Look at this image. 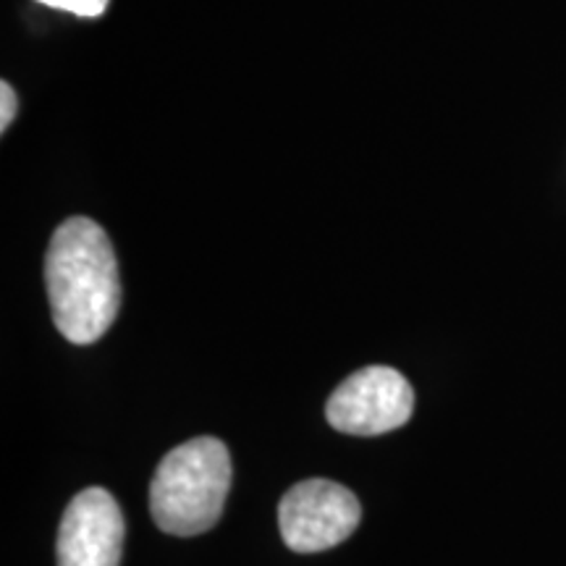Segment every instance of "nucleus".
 I'll use <instances>...</instances> for the list:
<instances>
[{"mask_svg":"<svg viewBox=\"0 0 566 566\" xmlns=\"http://www.w3.org/2000/svg\"><path fill=\"white\" fill-rule=\"evenodd\" d=\"M53 321L71 344H95L116 321L122 283L113 244L90 218H69L53 233L45 258Z\"/></svg>","mask_w":566,"mask_h":566,"instance_id":"1","label":"nucleus"},{"mask_svg":"<svg viewBox=\"0 0 566 566\" xmlns=\"http://www.w3.org/2000/svg\"><path fill=\"white\" fill-rule=\"evenodd\" d=\"M231 485V457L218 438L202 436L176 446L158 464L150 512L163 533L192 537L221 520Z\"/></svg>","mask_w":566,"mask_h":566,"instance_id":"2","label":"nucleus"},{"mask_svg":"<svg viewBox=\"0 0 566 566\" xmlns=\"http://www.w3.org/2000/svg\"><path fill=\"white\" fill-rule=\"evenodd\" d=\"M363 506L334 480H304L281 499V537L296 554H317L344 543L359 525Z\"/></svg>","mask_w":566,"mask_h":566,"instance_id":"3","label":"nucleus"},{"mask_svg":"<svg viewBox=\"0 0 566 566\" xmlns=\"http://www.w3.org/2000/svg\"><path fill=\"white\" fill-rule=\"evenodd\" d=\"M415 412V391L394 367L373 365L349 375L331 394L325 417L338 433L384 436L409 422Z\"/></svg>","mask_w":566,"mask_h":566,"instance_id":"4","label":"nucleus"},{"mask_svg":"<svg viewBox=\"0 0 566 566\" xmlns=\"http://www.w3.org/2000/svg\"><path fill=\"white\" fill-rule=\"evenodd\" d=\"M124 516L105 488H87L71 499L59 530V566H118Z\"/></svg>","mask_w":566,"mask_h":566,"instance_id":"5","label":"nucleus"},{"mask_svg":"<svg viewBox=\"0 0 566 566\" xmlns=\"http://www.w3.org/2000/svg\"><path fill=\"white\" fill-rule=\"evenodd\" d=\"M42 6H51V9L76 13V17L84 19H97L101 13L108 9V0H38Z\"/></svg>","mask_w":566,"mask_h":566,"instance_id":"6","label":"nucleus"},{"mask_svg":"<svg viewBox=\"0 0 566 566\" xmlns=\"http://www.w3.org/2000/svg\"><path fill=\"white\" fill-rule=\"evenodd\" d=\"M13 118H17V92L9 82L0 84V129H9Z\"/></svg>","mask_w":566,"mask_h":566,"instance_id":"7","label":"nucleus"}]
</instances>
